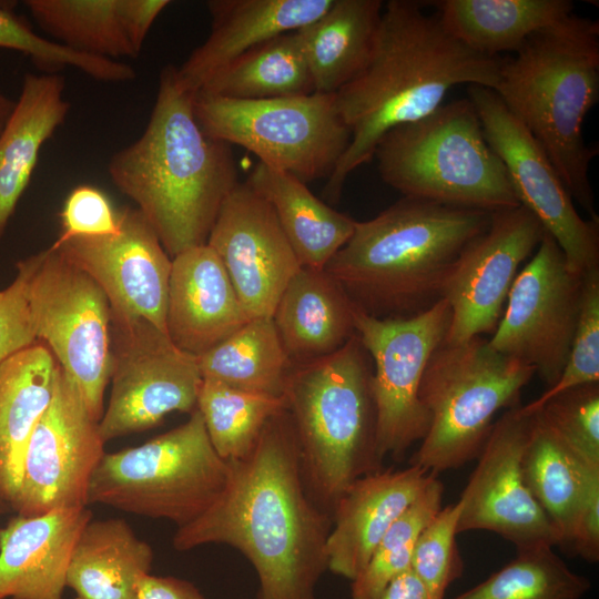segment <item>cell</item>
<instances>
[{
    "mask_svg": "<svg viewBox=\"0 0 599 599\" xmlns=\"http://www.w3.org/2000/svg\"><path fill=\"white\" fill-rule=\"evenodd\" d=\"M199 92L236 100L314 93L297 30L280 34L237 57L214 73Z\"/></svg>",
    "mask_w": 599,
    "mask_h": 599,
    "instance_id": "obj_33",
    "label": "cell"
},
{
    "mask_svg": "<svg viewBox=\"0 0 599 599\" xmlns=\"http://www.w3.org/2000/svg\"><path fill=\"white\" fill-rule=\"evenodd\" d=\"M590 587L552 547L537 546L517 550L511 561L453 599H581Z\"/></svg>",
    "mask_w": 599,
    "mask_h": 599,
    "instance_id": "obj_37",
    "label": "cell"
},
{
    "mask_svg": "<svg viewBox=\"0 0 599 599\" xmlns=\"http://www.w3.org/2000/svg\"><path fill=\"white\" fill-rule=\"evenodd\" d=\"M92 518L88 506L57 508L0 527V599H62L73 548Z\"/></svg>",
    "mask_w": 599,
    "mask_h": 599,
    "instance_id": "obj_23",
    "label": "cell"
},
{
    "mask_svg": "<svg viewBox=\"0 0 599 599\" xmlns=\"http://www.w3.org/2000/svg\"><path fill=\"white\" fill-rule=\"evenodd\" d=\"M227 463L222 493L202 515L177 527L174 549L231 546L255 569L258 599H316L332 518L307 491L287 409L268 419L247 455Z\"/></svg>",
    "mask_w": 599,
    "mask_h": 599,
    "instance_id": "obj_1",
    "label": "cell"
},
{
    "mask_svg": "<svg viewBox=\"0 0 599 599\" xmlns=\"http://www.w3.org/2000/svg\"><path fill=\"white\" fill-rule=\"evenodd\" d=\"M105 443L72 379L58 364L52 399L26 448L18 494L10 508L37 516L88 506L91 477Z\"/></svg>",
    "mask_w": 599,
    "mask_h": 599,
    "instance_id": "obj_15",
    "label": "cell"
},
{
    "mask_svg": "<svg viewBox=\"0 0 599 599\" xmlns=\"http://www.w3.org/2000/svg\"><path fill=\"white\" fill-rule=\"evenodd\" d=\"M500 65L497 58L455 38L420 2L388 1L368 62L334 93L351 143L327 179L324 196L337 202L347 177L374 156L379 140L392 129L436 111L451 88L495 90Z\"/></svg>",
    "mask_w": 599,
    "mask_h": 599,
    "instance_id": "obj_2",
    "label": "cell"
},
{
    "mask_svg": "<svg viewBox=\"0 0 599 599\" xmlns=\"http://www.w3.org/2000/svg\"><path fill=\"white\" fill-rule=\"evenodd\" d=\"M591 383H599V267L583 274L579 317L560 377L537 399L522 405L524 410L534 413L555 395Z\"/></svg>",
    "mask_w": 599,
    "mask_h": 599,
    "instance_id": "obj_41",
    "label": "cell"
},
{
    "mask_svg": "<svg viewBox=\"0 0 599 599\" xmlns=\"http://www.w3.org/2000/svg\"><path fill=\"white\" fill-rule=\"evenodd\" d=\"M375 599H433L412 569L393 579Z\"/></svg>",
    "mask_w": 599,
    "mask_h": 599,
    "instance_id": "obj_48",
    "label": "cell"
},
{
    "mask_svg": "<svg viewBox=\"0 0 599 599\" xmlns=\"http://www.w3.org/2000/svg\"><path fill=\"white\" fill-rule=\"evenodd\" d=\"M250 319L225 267L207 244L172 258L165 324L175 347L197 357Z\"/></svg>",
    "mask_w": 599,
    "mask_h": 599,
    "instance_id": "obj_21",
    "label": "cell"
},
{
    "mask_svg": "<svg viewBox=\"0 0 599 599\" xmlns=\"http://www.w3.org/2000/svg\"><path fill=\"white\" fill-rule=\"evenodd\" d=\"M64 85L59 73H27L0 132V240L30 182L42 145L69 113Z\"/></svg>",
    "mask_w": 599,
    "mask_h": 599,
    "instance_id": "obj_26",
    "label": "cell"
},
{
    "mask_svg": "<svg viewBox=\"0 0 599 599\" xmlns=\"http://www.w3.org/2000/svg\"><path fill=\"white\" fill-rule=\"evenodd\" d=\"M62 232L55 244L75 237H103L120 230V211L100 189L87 184L74 187L60 213Z\"/></svg>",
    "mask_w": 599,
    "mask_h": 599,
    "instance_id": "obj_44",
    "label": "cell"
},
{
    "mask_svg": "<svg viewBox=\"0 0 599 599\" xmlns=\"http://www.w3.org/2000/svg\"><path fill=\"white\" fill-rule=\"evenodd\" d=\"M545 233L522 205L491 212L488 227L461 251L445 280L441 298L451 312L446 343L495 332L519 265Z\"/></svg>",
    "mask_w": 599,
    "mask_h": 599,
    "instance_id": "obj_17",
    "label": "cell"
},
{
    "mask_svg": "<svg viewBox=\"0 0 599 599\" xmlns=\"http://www.w3.org/2000/svg\"><path fill=\"white\" fill-rule=\"evenodd\" d=\"M535 369L496 352L481 336L445 341L432 354L418 396L429 427L409 465L439 474L476 459L500 409L520 404Z\"/></svg>",
    "mask_w": 599,
    "mask_h": 599,
    "instance_id": "obj_8",
    "label": "cell"
},
{
    "mask_svg": "<svg viewBox=\"0 0 599 599\" xmlns=\"http://www.w3.org/2000/svg\"><path fill=\"white\" fill-rule=\"evenodd\" d=\"M490 216L404 196L375 217L356 221L324 270L362 312L377 318L413 316L441 300L450 267Z\"/></svg>",
    "mask_w": 599,
    "mask_h": 599,
    "instance_id": "obj_4",
    "label": "cell"
},
{
    "mask_svg": "<svg viewBox=\"0 0 599 599\" xmlns=\"http://www.w3.org/2000/svg\"><path fill=\"white\" fill-rule=\"evenodd\" d=\"M460 510V500L441 508L422 530L415 545L410 569L433 599H444L448 587L464 572L456 542Z\"/></svg>",
    "mask_w": 599,
    "mask_h": 599,
    "instance_id": "obj_40",
    "label": "cell"
},
{
    "mask_svg": "<svg viewBox=\"0 0 599 599\" xmlns=\"http://www.w3.org/2000/svg\"><path fill=\"white\" fill-rule=\"evenodd\" d=\"M39 253L17 263L13 282L0 291V365L17 352L38 343L29 304V285Z\"/></svg>",
    "mask_w": 599,
    "mask_h": 599,
    "instance_id": "obj_43",
    "label": "cell"
},
{
    "mask_svg": "<svg viewBox=\"0 0 599 599\" xmlns=\"http://www.w3.org/2000/svg\"><path fill=\"white\" fill-rule=\"evenodd\" d=\"M206 244L215 252L248 317H272L302 267L272 206L246 182L224 201Z\"/></svg>",
    "mask_w": 599,
    "mask_h": 599,
    "instance_id": "obj_20",
    "label": "cell"
},
{
    "mask_svg": "<svg viewBox=\"0 0 599 599\" xmlns=\"http://www.w3.org/2000/svg\"><path fill=\"white\" fill-rule=\"evenodd\" d=\"M520 469L531 496L557 529L559 546L570 552L586 484L590 474L599 468L583 461L535 412Z\"/></svg>",
    "mask_w": 599,
    "mask_h": 599,
    "instance_id": "obj_32",
    "label": "cell"
},
{
    "mask_svg": "<svg viewBox=\"0 0 599 599\" xmlns=\"http://www.w3.org/2000/svg\"><path fill=\"white\" fill-rule=\"evenodd\" d=\"M355 308L325 270L301 267L272 315L292 365L318 361L343 347L356 335Z\"/></svg>",
    "mask_w": 599,
    "mask_h": 599,
    "instance_id": "obj_25",
    "label": "cell"
},
{
    "mask_svg": "<svg viewBox=\"0 0 599 599\" xmlns=\"http://www.w3.org/2000/svg\"><path fill=\"white\" fill-rule=\"evenodd\" d=\"M374 156L382 180L404 196L489 212L520 205L468 98L392 129Z\"/></svg>",
    "mask_w": 599,
    "mask_h": 599,
    "instance_id": "obj_7",
    "label": "cell"
},
{
    "mask_svg": "<svg viewBox=\"0 0 599 599\" xmlns=\"http://www.w3.org/2000/svg\"><path fill=\"white\" fill-rule=\"evenodd\" d=\"M119 211L116 234L75 237L51 247L98 283L111 316L145 319L166 334L172 258L138 209L124 206Z\"/></svg>",
    "mask_w": 599,
    "mask_h": 599,
    "instance_id": "obj_19",
    "label": "cell"
},
{
    "mask_svg": "<svg viewBox=\"0 0 599 599\" xmlns=\"http://www.w3.org/2000/svg\"><path fill=\"white\" fill-rule=\"evenodd\" d=\"M111 395L99 422L104 443L158 426L173 412L196 409V357L145 319L111 316Z\"/></svg>",
    "mask_w": 599,
    "mask_h": 599,
    "instance_id": "obj_13",
    "label": "cell"
},
{
    "mask_svg": "<svg viewBox=\"0 0 599 599\" xmlns=\"http://www.w3.org/2000/svg\"><path fill=\"white\" fill-rule=\"evenodd\" d=\"M16 101L9 99L6 94L0 91V132L4 128L13 108Z\"/></svg>",
    "mask_w": 599,
    "mask_h": 599,
    "instance_id": "obj_49",
    "label": "cell"
},
{
    "mask_svg": "<svg viewBox=\"0 0 599 599\" xmlns=\"http://www.w3.org/2000/svg\"><path fill=\"white\" fill-rule=\"evenodd\" d=\"M286 408L285 398L235 389L203 378L197 395L210 441L224 460L247 455L268 419Z\"/></svg>",
    "mask_w": 599,
    "mask_h": 599,
    "instance_id": "obj_36",
    "label": "cell"
},
{
    "mask_svg": "<svg viewBox=\"0 0 599 599\" xmlns=\"http://www.w3.org/2000/svg\"><path fill=\"white\" fill-rule=\"evenodd\" d=\"M169 0H122V20L130 44L140 53L148 32Z\"/></svg>",
    "mask_w": 599,
    "mask_h": 599,
    "instance_id": "obj_46",
    "label": "cell"
},
{
    "mask_svg": "<svg viewBox=\"0 0 599 599\" xmlns=\"http://www.w3.org/2000/svg\"><path fill=\"white\" fill-rule=\"evenodd\" d=\"M196 362L202 378L276 397H283L293 367L272 317L250 319Z\"/></svg>",
    "mask_w": 599,
    "mask_h": 599,
    "instance_id": "obj_34",
    "label": "cell"
},
{
    "mask_svg": "<svg viewBox=\"0 0 599 599\" xmlns=\"http://www.w3.org/2000/svg\"><path fill=\"white\" fill-rule=\"evenodd\" d=\"M57 367L53 354L40 342L0 365V499L9 508L18 494L30 436L52 399Z\"/></svg>",
    "mask_w": 599,
    "mask_h": 599,
    "instance_id": "obj_27",
    "label": "cell"
},
{
    "mask_svg": "<svg viewBox=\"0 0 599 599\" xmlns=\"http://www.w3.org/2000/svg\"><path fill=\"white\" fill-rule=\"evenodd\" d=\"M432 471L409 465L357 478L339 497L326 541L327 569L354 580L395 520L424 490Z\"/></svg>",
    "mask_w": 599,
    "mask_h": 599,
    "instance_id": "obj_22",
    "label": "cell"
},
{
    "mask_svg": "<svg viewBox=\"0 0 599 599\" xmlns=\"http://www.w3.org/2000/svg\"><path fill=\"white\" fill-rule=\"evenodd\" d=\"M570 554L591 564L599 560V470L592 471L586 484Z\"/></svg>",
    "mask_w": 599,
    "mask_h": 599,
    "instance_id": "obj_45",
    "label": "cell"
},
{
    "mask_svg": "<svg viewBox=\"0 0 599 599\" xmlns=\"http://www.w3.org/2000/svg\"><path fill=\"white\" fill-rule=\"evenodd\" d=\"M536 412L583 461L599 468V383L564 390Z\"/></svg>",
    "mask_w": 599,
    "mask_h": 599,
    "instance_id": "obj_42",
    "label": "cell"
},
{
    "mask_svg": "<svg viewBox=\"0 0 599 599\" xmlns=\"http://www.w3.org/2000/svg\"><path fill=\"white\" fill-rule=\"evenodd\" d=\"M443 494L444 485L434 475L386 531L365 568L352 580V599H375L393 579L410 569L417 538L443 508Z\"/></svg>",
    "mask_w": 599,
    "mask_h": 599,
    "instance_id": "obj_38",
    "label": "cell"
},
{
    "mask_svg": "<svg viewBox=\"0 0 599 599\" xmlns=\"http://www.w3.org/2000/svg\"><path fill=\"white\" fill-rule=\"evenodd\" d=\"M545 151L572 200L599 220L582 123L599 99V23L576 16L531 34L494 90Z\"/></svg>",
    "mask_w": 599,
    "mask_h": 599,
    "instance_id": "obj_5",
    "label": "cell"
},
{
    "mask_svg": "<svg viewBox=\"0 0 599 599\" xmlns=\"http://www.w3.org/2000/svg\"><path fill=\"white\" fill-rule=\"evenodd\" d=\"M450 317L444 298L408 317L377 318L355 308L356 334L373 363L376 444L382 461L386 457L402 461L427 434L429 416L418 392L432 354L446 338Z\"/></svg>",
    "mask_w": 599,
    "mask_h": 599,
    "instance_id": "obj_12",
    "label": "cell"
},
{
    "mask_svg": "<svg viewBox=\"0 0 599 599\" xmlns=\"http://www.w3.org/2000/svg\"><path fill=\"white\" fill-rule=\"evenodd\" d=\"M334 0H211V32L176 67L181 84L196 93L219 70L256 45L318 19Z\"/></svg>",
    "mask_w": 599,
    "mask_h": 599,
    "instance_id": "obj_24",
    "label": "cell"
},
{
    "mask_svg": "<svg viewBox=\"0 0 599 599\" xmlns=\"http://www.w3.org/2000/svg\"><path fill=\"white\" fill-rule=\"evenodd\" d=\"M531 413L521 404L506 409L494 422L478 461L459 498L457 534L487 530L501 536L517 550L559 546L551 520L531 496L520 469Z\"/></svg>",
    "mask_w": 599,
    "mask_h": 599,
    "instance_id": "obj_18",
    "label": "cell"
},
{
    "mask_svg": "<svg viewBox=\"0 0 599 599\" xmlns=\"http://www.w3.org/2000/svg\"><path fill=\"white\" fill-rule=\"evenodd\" d=\"M372 375V359L356 334L332 355L294 365L287 376L283 396L303 479L331 518L357 478L383 468Z\"/></svg>",
    "mask_w": 599,
    "mask_h": 599,
    "instance_id": "obj_6",
    "label": "cell"
},
{
    "mask_svg": "<svg viewBox=\"0 0 599 599\" xmlns=\"http://www.w3.org/2000/svg\"><path fill=\"white\" fill-rule=\"evenodd\" d=\"M485 138L505 164L516 196L561 248L571 270L599 267V220H585L545 151L497 93L469 85Z\"/></svg>",
    "mask_w": 599,
    "mask_h": 599,
    "instance_id": "obj_16",
    "label": "cell"
},
{
    "mask_svg": "<svg viewBox=\"0 0 599 599\" xmlns=\"http://www.w3.org/2000/svg\"><path fill=\"white\" fill-rule=\"evenodd\" d=\"M29 285L38 342L80 390L91 417L100 422L111 378V312L98 283L51 246L40 251Z\"/></svg>",
    "mask_w": 599,
    "mask_h": 599,
    "instance_id": "obj_11",
    "label": "cell"
},
{
    "mask_svg": "<svg viewBox=\"0 0 599 599\" xmlns=\"http://www.w3.org/2000/svg\"><path fill=\"white\" fill-rule=\"evenodd\" d=\"M152 561L151 546L124 519L92 518L73 548L65 586L75 599H135Z\"/></svg>",
    "mask_w": 599,
    "mask_h": 599,
    "instance_id": "obj_28",
    "label": "cell"
},
{
    "mask_svg": "<svg viewBox=\"0 0 599 599\" xmlns=\"http://www.w3.org/2000/svg\"><path fill=\"white\" fill-rule=\"evenodd\" d=\"M227 478L229 463L213 448L195 409L184 424L142 445L105 451L91 477L88 506L182 527L215 501Z\"/></svg>",
    "mask_w": 599,
    "mask_h": 599,
    "instance_id": "obj_9",
    "label": "cell"
},
{
    "mask_svg": "<svg viewBox=\"0 0 599 599\" xmlns=\"http://www.w3.org/2000/svg\"><path fill=\"white\" fill-rule=\"evenodd\" d=\"M135 599H205L190 581L176 577L146 575Z\"/></svg>",
    "mask_w": 599,
    "mask_h": 599,
    "instance_id": "obj_47",
    "label": "cell"
},
{
    "mask_svg": "<svg viewBox=\"0 0 599 599\" xmlns=\"http://www.w3.org/2000/svg\"><path fill=\"white\" fill-rule=\"evenodd\" d=\"M445 28L487 57L517 52L535 32L573 13L569 0H441L433 2Z\"/></svg>",
    "mask_w": 599,
    "mask_h": 599,
    "instance_id": "obj_31",
    "label": "cell"
},
{
    "mask_svg": "<svg viewBox=\"0 0 599 599\" xmlns=\"http://www.w3.org/2000/svg\"><path fill=\"white\" fill-rule=\"evenodd\" d=\"M383 8L380 0H334L318 19L297 30L315 92L334 94L364 69Z\"/></svg>",
    "mask_w": 599,
    "mask_h": 599,
    "instance_id": "obj_30",
    "label": "cell"
},
{
    "mask_svg": "<svg viewBox=\"0 0 599 599\" xmlns=\"http://www.w3.org/2000/svg\"><path fill=\"white\" fill-rule=\"evenodd\" d=\"M194 93L162 69L155 103L142 135L108 164L113 184L132 199L170 257L207 242L237 182L231 145L201 129Z\"/></svg>",
    "mask_w": 599,
    "mask_h": 599,
    "instance_id": "obj_3",
    "label": "cell"
},
{
    "mask_svg": "<svg viewBox=\"0 0 599 599\" xmlns=\"http://www.w3.org/2000/svg\"><path fill=\"white\" fill-rule=\"evenodd\" d=\"M8 508L9 506L0 499V515L3 514Z\"/></svg>",
    "mask_w": 599,
    "mask_h": 599,
    "instance_id": "obj_50",
    "label": "cell"
},
{
    "mask_svg": "<svg viewBox=\"0 0 599 599\" xmlns=\"http://www.w3.org/2000/svg\"><path fill=\"white\" fill-rule=\"evenodd\" d=\"M193 109L205 134L304 183L328 179L351 143L334 94L236 100L197 92Z\"/></svg>",
    "mask_w": 599,
    "mask_h": 599,
    "instance_id": "obj_10",
    "label": "cell"
},
{
    "mask_svg": "<svg viewBox=\"0 0 599 599\" xmlns=\"http://www.w3.org/2000/svg\"><path fill=\"white\" fill-rule=\"evenodd\" d=\"M0 48L24 53L45 73H58L65 67H72L105 82L129 81L136 75L124 62L79 52L39 35L11 7L3 4H0Z\"/></svg>",
    "mask_w": 599,
    "mask_h": 599,
    "instance_id": "obj_39",
    "label": "cell"
},
{
    "mask_svg": "<svg viewBox=\"0 0 599 599\" xmlns=\"http://www.w3.org/2000/svg\"><path fill=\"white\" fill-rule=\"evenodd\" d=\"M582 284L583 274L569 267L561 248L546 232L532 258L517 274L488 344L534 367L551 387L569 356Z\"/></svg>",
    "mask_w": 599,
    "mask_h": 599,
    "instance_id": "obj_14",
    "label": "cell"
},
{
    "mask_svg": "<svg viewBox=\"0 0 599 599\" xmlns=\"http://www.w3.org/2000/svg\"><path fill=\"white\" fill-rule=\"evenodd\" d=\"M38 24L57 42L112 60L136 57L122 20V0H27Z\"/></svg>",
    "mask_w": 599,
    "mask_h": 599,
    "instance_id": "obj_35",
    "label": "cell"
},
{
    "mask_svg": "<svg viewBox=\"0 0 599 599\" xmlns=\"http://www.w3.org/2000/svg\"><path fill=\"white\" fill-rule=\"evenodd\" d=\"M274 210L302 267L324 270L356 221L317 199L297 177L258 162L245 181Z\"/></svg>",
    "mask_w": 599,
    "mask_h": 599,
    "instance_id": "obj_29",
    "label": "cell"
}]
</instances>
